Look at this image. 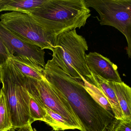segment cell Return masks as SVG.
I'll list each match as a JSON object with an SVG mask.
<instances>
[{"instance_id":"obj_1","label":"cell","mask_w":131,"mask_h":131,"mask_svg":"<svg viewBox=\"0 0 131 131\" xmlns=\"http://www.w3.org/2000/svg\"><path fill=\"white\" fill-rule=\"evenodd\" d=\"M43 69L45 79L67 99L86 131H105L115 119L114 115L92 98L82 80L73 78L52 60L47 61Z\"/></svg>"},{"instance_id":"obj_2","label":"cell","mask_w":131,"mask_h":131,"mask_svg":"<svg viewBox=\"0 0 131 131\" xmlns=\"http://www.w3.org/2000/svg\"><path fill=\"white\" fill-rule=\"evenodd\" d=\"M25 13L57 37L84 27L91 16L85 0H46L40 7Z\"/></svg>"},{"instance_id":"obj_3","label":"cell","mask_w":131,"mask_h":131,"mask_svg":"<svg viewBox=\"0 0 131 131\" xmlns=\"http://www.w3.org/2000/svg\"><path fill=\"white\" fill-rule=\"evenodd\" d=\"M29 79L14 66L10 59L0 67V80L10 108L13 130L33 123L29 111Z\"/></svg>"},{"instance_id":"obj_4","label":"cell","mask_w":131,"mask_h":131,"mask_svg":"<svg viewBox=\"0 0 131 131\" xmlns=\"http://www.w3.org/2000/svg\"><path fill=\"white\" fill-rule=\"evenodd\" d=\"M88 49L85 38L72 30L58 36L51 60L73 78L86 79L92 74L85 59Z\"/></svg>"},{"instance_id":"obj_5","label":"cell","mask_w":131,"mask_h":131,"mask_svg":"<svg viewBox=\"0 0 131 131\" xmlns=\"http://www.w3.org/2000/svg\"><path fill=\"white\" fill-rule=\"evenodd\" d=\"M0 22L9 30L39 47L53 51L57 36L47 31L29 14L10 12L0 15Z\"/></svg>"},{"instance_id":"obj_6","label":"cell","mask_w":131,"mask_h":131,"mask_svg":"<svg viewBox=\"0 0 131 131\" xmlns=\"http://www.w3.org/2000/svg\"><path fill=\"white\" fill-rule=\"evenodd\" d=\"M99 14L101 26H112L125 37L126 52L131 57V0H85Z\"/></svg>"},{"instance_id":"obj_7","label":"cell","mask_w":131,"mask_h":131,"mask_svg":"<svg viewBox=\"0 0 131 131\" xmlns=\"http://www.w3.org/2000/svg\"><path fill=\"white\" fill-rule=\"evenodd\" d=\"M39 95L44 106L62 116L75 129L86 131L69 101L60 92L53 87L45 79L36 80Z\"/></svg>"},{"instance_id":"obj_8","label":"cell","mask_w":131,"mask_h":131,"mask_svg":"<svg viewBox=\"0 0 131 131\" xmlns=\"http://www.w3.org/2000/svg\"><path fill=\"white\" fill-rule=\"evenodd\" d=\"M0 37L13 55L44 68L46 65L44 50L14 34L1 22Z\"/></svg>"},{"instance_id":"obj_9","label":"cell","mask_w":131,"mask_h":131,"mask_svg":"<svg viewBox=\"0 0 131 131\" xmlns=\"http://www.w3.org/2000/svg\"><path fill=\"white\" fill-rule=\"evenodd\" d=\"M86 64L93 74L99 76L109 82H122L118 67L107 57L96 52L86 54Z\"/></svg>"},{"instance_id":"obj_10","label":"cell","mask_w":131,"mask_h":131,"mask_svg":"<svg viewBox=\"0 0 131 131\" xmlns=\"http://www.w3.org/2000/svg\"><path fill=\"white\" fill-rule=\"evenodd\" d=\"M85 80L102 92L111 106L115 118L118 120L122 119V111L110 82L92 73L89 78Z\"/></svg>"},{"instance_id":"obj_11","label":"cell","mask_w":131,"mask_h":131,"mask_svg":"<svg viewBox=\"0 0 131 131\" xmlns=\"http://www.w3.org/2000/svg\"><path fill=\"white\" fill-rule=\"evenodd\" d=\"M36 81V80L29 77L28 86L29 111L33 123L37 120L42 121L46 115L45 106L39 95Z\"/></svg>"},{"instance_id":"obj_12","label":"cell","mask_w":131,"mask_h":131,"mask_svg":"<svg viewBox=\"0 0 131 131\" xmlns=\"http://www.w3.org/2000/svg\"><path fill=\"white\" fill-rule=\"evenodd\" d=\"M122 114V120L131 121V89L123 82H110Z\"/></svg>"},{"instance_id":"obj_13","label":"cell","mask_w":131,"mask_h":131,"mask_svg":"<svg viewBox=\"0 0 131 131\" xmlns=\"http://www.w3.org/2000/svg\"><path fill=\"white\" fill-rule=\"evenodd\" d=\"M46 0H0V12L27 13L40 7Z\"/></svg>"},{"instance_id":"obj_14","label":"cell","mask_w":131,"mask_h":131,"mask_svg":"<svg viewBox=\"0 0 131 131\" xmlns=\"http://www.w3.org/2000/svg\"><path fill=\"white\" fill-rule=\"evenodd\" d=\"M10 59L14 66L24 75L38 81L45 79L42 67L14 55Z\"/></svg>"},{"instance_id":"obj_15","label":"cell","mask_w":131,"mask_h":131,"mask_svg":"<svg viewBox=\"0 0 131 131\" xmlns=\"http://www.w3.org/2000/svg\"><path fill=\"white\" fill-rule=\"evenodd\" d=\"M46 115L42 122L46 123L55 131L75 129L63 116L45 106Z\"/></svg>"},{"instance_id":"obj_16","label":"cell","mask_w":131,"mask_h":131,"mask_svg":"<svg viewBox=\"0 0 131 131\" xmlns=\"http://www.w3.org/2000/svg\"><path fill=\"white\" fill-rule=\"evenodd\" d=\"M10 108L5 93L0 89V131L13 130Z\"/></svg>"},{"instance_id":"obj_17","label":"cell","mask_w":131,"mask_h":131,"mask_svg":"<svg viewBox=\"0 0 131 131\" xmlns=\"http://www.w3.org/2000/svg\"><path fill=\"white\" fill-rule=\"evenodd\" d=\"M82 80L85 89L92 98L103 108L113 113L111 106L102 92L94 85L88 82L84 78Z\"/></svg>"},{"instance_id":"obj_18","label":"cell","mask_w":131,"mask_h":131,"mask_svg":"<svg viewBox=\"0 0 131 131\" xmlns=\"http://www.w3.org/2000/svg\"><path fill=\"white\" fill-rule=\"evenodd\" d=\"M108 127L111 131H131V121L115 119Z\"/></svg>"},{"instance_id":"obj_19","label":"cell","mask_w":131,"mask_h":131,"mask_svg":"<svg viewBox=\"0 0 131 131\" xmlns=\"http://www.w3.org/2000/svg\"><path fill=\"white\" fill-rule=\"evenodd\" d=\"M13 55L10 52L0 37V67L3 66Z\"/></svg>"},{"instance_id":"obj_20","label":"cell","mask_w":131,"mask_h":131,"mask_svg":"<svg viewBox=\"0 0 131 131\" xmlns=\"http://www.w3.org/2000/svg\"><path fill=\"white\" fill-rule=\"evenodd\" d=\"M31 125L32 124H28L21 127L18 129V131H34Z\"/></svg>"},{"instance_id":"obj_21","label":"cell","mask_w":131,"mask_h":131,"mask_svg":"<svg viewBox=\"0 0 131 131\" xmlns=\"http://www.w3.org/2000/svg\"><path fill=\"white\" fill-rule=\"evenodd\" d=\"M105 131H111V130L108 127H107V128L106 129Z\"/></svg>"}]
</instances>
